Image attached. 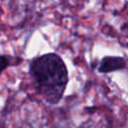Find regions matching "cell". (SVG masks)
<instances>
[{"instance_id":"1","label":"cell","mask_w":128,"mask_h":128,"mask_svg":"<svg viewBox=\"0 0 128 128\" xmlns=\"http://www.w3.org/2000/svg\"><path fill=\"white\" fill-rule=\"evenodd\" d=\"M30 74L46 102L57 104L62 99L68 83V70L59 55L47 53L35 58L30 64Z\"/></svg>"},{"instance_id":"2","label":"cell","mask_w":128,"mask_h":128,"mask_svg":"<svg viewBox=\"0 0 128 128\" xmlns=\"http://www.w3.org/2000/svg\"><path fill=\"white\" fill-rule=\"evenodd\" d=\"M125 66H126V62L122 57L106 56L101 59L98 66V71L101 73H110L113 71L121 70L125 68Z\"/></svg>"},{"instance_id":"3","label":"cell","mask_w":128,"mask_h":128,"mask_svg":"<svg viewBox=\"0 0 128 128\" xmlns=\"http://www.w3.org/2000/svg\"><path fill=\"white\" fill-rule=\"evenodd\" d=\"M10 65V59L5 55H0V75Z\"/></svg>"}]
</instances>
